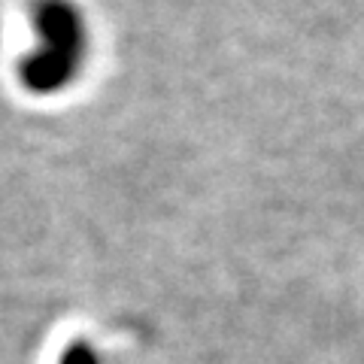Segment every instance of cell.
<instances>
[{"label": "cell", "mask_w": 364, "mask_h": 364, "mask_svg": "<svg viewBox=\"0 0 364 364\" xmlns=\"http://www.w3.org/2000/svg\"><path fill=\"white\" fill-rule=\"evenodd\" d=\"M58 364H97V355L85 340H73V343H67V349L61 352Z\"/></svg>", "instance_id": "obj_1"}]
</instances>
